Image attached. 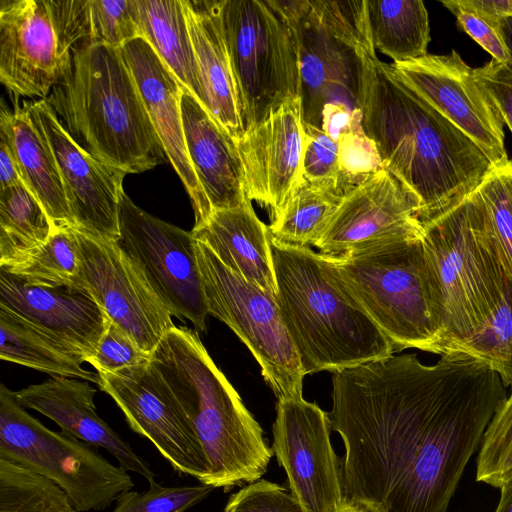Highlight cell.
<instances>
[{"label": "cell", "mask_w": 512, "mask_h": 512, "mask_svg": "<svg viewBox=\"0 0 512 512\" xmlns=\"http://www.w3.org/2000/svg\"><path fill=\"white\" fill-rule=\"evenodd\" d=\"M87 39L121 48L141 37L136 0H86Z\"/></svg>", "instance_id": "74e56055"}, {"label": "cell", "mask_w": 512, "mask_h": 512, "mask_svg": "<svg viewBox=\"0 0 512 512\" xmlns=\"http://www.w3.org/2000/svg\"><path fill=\"white\" fill-rule=\"evenodd\" d=\"M136 342L110 320L95 353L87 360L98 373L117 372L151 360Z\"/></svg>", "instance_id": "b9f144b4"}, {"label": "cell", "mask_w": 512, "mask_h": 512, "mask_svg": "<svg viewBox=\"0 0 512 512\" xmlns=\"http://www.w3.org/2000/svg\"><path fill=\"white\" fill-rule=\"evenodd\" d=\"M304 137L301 100L297 98L236 142L246 196L269 208L270 219L278 215L303 178Z\"/></svg>", "instance_id": "ffe728a7"}, {"label": "cell", "mask_w": 512, "mask_h": 512, "mask_svg": "<svg viewBox=\"0 0 512 512\" xmlns=\"http://www.w3.org/2000/svg\"><path fill=\"white\" fill-rule=\"evenodd\" d=\"M56 158L75 228L118 241L119 201L125 172L80 147L45 99L25 102Z\"/></svg>", "instance_id": "d6986e66"}, {"label": "cell", "mask_w": 512, "mask_h": 512, "mask_svg": "<svg viewBox=\"0 0 512 512\" xmlns=\"http://www.w3.org/2000/svg\"><path fill=\"white\" fill-rule=\"evenodd\" d=\"M195 252L208 313L247 346L278 400L302 397L305 374L276 296L230 270L196 239Z\"/></svg>", "instance_id": "8fae6325"}, {"label": "cell", "mask_w": 512, "mask_h": 512, "mask_svg": "<svg viewBox=\"0 0 512 512\" xmlns=\"http://www.w3.org/2000/svg\"><path fill=\"white\" fill-rule=\"evenodd\" d=\"M331 429L329 414L316 403L303 397L278 400L272 450L304 512H340L345 503Z\"/></svg>", "instance_id": "9a60e30c"}, {"label": "cell", "mask_w": 512, "mask_h": 512, "mask_svg": "<svg viewBox=\"0 0 512 512\" xmlns=\"http://www.w3.org/2000/svg\"><path fill=\"white\" fill-rule=\"evenodd\" d=\"M0 137L12 150L23 183L54 225L74 226L56 158L25 103L13 110L2 104Z\"/></svg>", "instance_id": "4316f807"}, {"label": "cell", "mask_w": 512, "mask_h": 512, "mask_svg": "<svg viewBox=\"0 0 512 512\" xmlns=\"http://www.w3.org/2000/svg\"><path fill=\"white\" fill-rule=\"evenodd\" d=\"M22 182L19 169L8 143L0 137V189Z\"/></svg>", "instance_id": "7dc6e473"}, {"label": "cell", "mask_w": 512, "mask_h": 512, "mask_svg": "<svg viewBox=\"0 0 512 512\" xmlns=\"http://www.w3.org/2000/svg\"><path fill=\"white\" fill-rule=\"evenodd\" d=\"M50 0L0 1V80L16 97L46 99L67 71Z\"/></svg>", "instance_id": "ac0fdd59"}, {"label": "cell", "mask_w": 512, "mask_h": 512, "mask_svg": "<svg viewBox=\"0 0 512 512\" xmlns=\"http://www.w3.org/2000/svg\"><path fill=\"white\" fill-rule=\"evenodd\" d=\"M495 512H512V482L500 488V500Z\"/></svg>", "instance_id": "681fc988"}, {"label": "cell", "mask_w": 512, "mask_h": 512, "mask_svg": "<svg viewBox=\"0 0 512 512\" xmlns=\"http://www.w3.org/2000/svg\"><path fill=\"white\" fill-rule=\"evenodd\" d=\"M0 358L52 376L99 385L98 373L82 368L83 358L35 324L0 306Z\"/></svg>", "instance_id": "f1b7e54d"}, {"label": "cell", "mask_w": 512, "mask_h": 512, "mask_svg": "<svg viewBox=\"0 0 512 512\" xmlns=\"http://www.w3.org/2000/svg\"><path fill=\"white\" fill-rule=\"evenodd\" d=\"M437 354H462L475 358L495 371L512 388V279L495 310L470 337L442 346Z\"/></svg>", "instance_id": "d6a6232c"}, {"label": "cell", "mask_w": 512, "mask_h": 512, "mask_svg": "<svg viewBox=\"0 0 512 512\" xmlns=\"http://www.w3.org/2000/svg\"><path fill=\"white\" fill-rule=\"evenodd\" d=\"M273 3L296 45L303 124L321 128L322 111L329 104L359 110L364 57L374 48L366 0Z\"/></svg>", "instance_id": "ba28073f"}, {"label": "cell", "mask_w": 512, "mask_h": 512, "mask_svg": "<svg viewBox=\"0 0 512 512\" xmlns=\"http://www.w3.org/2000/svg\"><path fill=\"white\" fill-rule=\"evenodd\" d=\"M0 306L48 332L81 356L95 353L110 319L79 285H31L0 269Z\"/></svg>", "instance_id": "44dd1931"}, {"label": "cell", "mask_w": 512, "mask_h": 512, "mask_svg": "<svg viewBox=\"0 0 512 512\" xmlns=\"http://www.w3.org/2000/svg\"><path fill=\"white\" fill-rule=\"evenodd\" d=\"M141 37L203 106L204 92L183 0H136Z\"/></svg>", "instance_id": "83f0119b"}, {"label": "cell", "mask_w": 512, "mask_h": 512, "mask_svg": "<svg viewBox=\"0 0 512 512\" xmlns=\"http://www.w3.org/2000/svg\"><path fill=\"white\" fill-rule=\"evenodd\" d=\"M488 21L495 25L506 46L510 56V61L507 65L512 70V17H499Z\"/></svg>", "instance_id": "c3c4849f"}, {"label": "cell", "mask_w": 512, "mask_h": 512, "mask_svg": "<svg viewBox=\"0 0 512 512\" xmlns=\"http://www.w3.org/2000/svg\"><path fill=\"white\" fill-rule=\"evenodd\" d=\"M362 127L384 168L421 202V222L458 204L495 167L461 129L369 50L360 95Z\"/></svg>", "instance_id": "7a4b0ae2"}, {"label": "cell", "mask_w": 512, "mask_h": 512, "mask_svg": "<svg viewBox=\"0 0 512 512\" xmlns=\"http://www.w3.org/2000/svg\"><path fill=\"white\" fill-rule=\"evenodd\" d=\"M73 228L79 254L76 284L85 288L109 319L152 356L175 327L171 313L118 241Z\"/></svg>", "instance_id": "4fadbf2b"}, {"label": "cell", "mask_w": 512, "mask_h": 512, "mask_svg": "<svg viewBox=\"0 0 512 512\" xmlns=\"http://www.w3.org/2000/svg\"><path fill=\"white\" fill-rule=\"evenodd\" d=\"M98 375V386L116 402L132 431L148 439L175 471L202 483L208 467L200 442L152 361Z\"/></svg>", "instance_id": "5bb4252c"}, {"label": "cell", "mask_w": 512, "mask_h": 512, "mask_svg": "<svg viewBox=\"0 0 512 512\" xmlns=\"http://www.w3.org/2000/svg\"><path fill=\"white\" fill-rule=\"evenodd\" d=\"M144 492L127 491L116 500L112 512H185L204 500L214 488L197 486H162L149 484Z\"/></svg>", "instance_id": "f35d334b"}, {"label": "cell", "mask_w": 512, "mask_h": 512, "mask_svg": "<svg viewBox=\"0 0 512 512\" xmlns=\"http://www.w3.org/2000/svg\"><path fill=\"white\" fill-rule=\"evenodd\" d=\"M353 187L339 180L303 177L278 215L271 219L268 226L270 236L286 245L314 246L346 193Z\"/></svg>", "instance_id": "f546056e"}, {"label": "cell", "mask_w": 512, "mask_h": 512, "mask_svg": "<svg viewBox=\"0 0 512 512\" xmlns=\"http://www.w3.org/2000/svg\"><path fill=\"white\" fill-rule=\"evenodd\" d=\"M119 245L139 266L172 316L206 330V305L191 232L136 206L123 191L119 201Z\"/></svg>", "instance_id": "7c38bea8"}, {"label": "cell", "mask_w": 512, "mask_h": 512, "mask_svg": "<svg viewBox=\"0 0 512 512\" xmlns=\"http://www.w3.org/2000/svg\"><path fill=\"white\" fill-rule=\"evenodd\" d=\"M90 155L126 174L153 169L165 152L120 48L83 40L45 99Z\"/></svg>", "instance_id": "3957f363"}, {"label": "cell", "mask_w": 512, "mask_h": 512, "mask_svg": "<svg viewBox=\"0 0 512 512\" xmlns=\"http://www.w3.org/2000/svg\"><path fill=\"white\" fill-rule=\"evenodd\" d=\"M476 192L506 273L512 279V161L494 167Z\"/></svg>", "instance_id": "d590c367"}, {"label": "cell", "mask_w": 512, "mask_h": 512, "mask_svg": "<svg viewBox=\"0 0 512 512\" xmlns=\"http://www.w3.org/2000/svg\"><path fill=\"white\" fill-rule=\"evenodd\" d=\"M366 12L374 48L393 62H408L427 54L430 25L423 1L366 0Z\"/></svg>", "instance_id": "4dcf8cb0"}, {"label": "cell", "mask_w": 512, "mask_h": 512, "mask_svg": "<svg viewBox=\"0 0 512 512\" xmlns=\"http://www.w3.org/2000/svg\"><path fill=\"white\" fill-rule=\"evenodd\" d=\"M331 426L342 438L345 501L366 512H448L506 386L483 362L414 354L333 372Z\"/></svg>", "instance_id": "6da1fadb"}, {"label": "cell", "mask_w": 512, "mask_h": 512, "mask_svg": "<svg viewBox=\"0 0 512 512\" xmlns=\"http://www.w3.org/2000/svg\"><path fill=\"white\" fill-rule=\"evenodd\" d=\"M339 159L341 180L347 186H356L384 169L375 143L362 127V119L355 121L351 131L339 141Z\"/></svg>", "instance_id": "ab89813d"}, {"label": "cell", "mask_w": 512, "mask_h": 512, "mask_svg": "<svg viewBox=\"0 0 512 512\" xmlns=\"http://www.w3.org/2000/svg\"><path fill=\"white\" fill-rule=\"evenodd\" d=\"M390 65L412 90L470 137L495 167L509 161L503 118L474 68L459 53L426 54Z\"/></svg>", "instance_id": "e0dca14e"}, {"label": "cell", "mask_w": 512, "mask_h": 512, "mask_svg": "<svg viewBox=\"0 0 512 512\" xmlns=\"http://www.w3.org/2000/svg\"><path fill=\"white\" fill-rule=\"evenodd\" d=\"M447 8H459L479 14L487 20L512 17V0H442Z\"/></svg>", "instance_id": "bcb514c9"}, {"label": "cell", "mask_w": 512, "mask_h": 512, "mask_svg": "<svg viewBox=\"0 0 512 512\" xmlns=\"http://www.w3.org/2000/svg\"><path fill=\"white\" fill-rule=\"evenodd\" d=\"M303 126L305 134L303 177L309 180H339L342 182L339 142L331 139L321 128L308 124H303Z\"/></svg>", "instance_id": "7bdbcfd3"}, {"label": "cell", "mask_w": 512, "mask_h": 512, "mask_svg": "<svg viewBox=\"0 0 512 512\" xmlns=\"http://www.w3.org/2000/svg\"><path fill=\"white\" fill-rule=\"evenodd\" d=\"M244 133L300 98L291 29L273 0H218Z\"/></svg>", "instance_id": "9c48e42d"}, {"label": "cell", "mask_w": 512, "mask_h": 512, "mask_svg": "<svg viewBox=\"0 0 512 512\" xmlns=\"http://www.w3.org/2000/svg\"><path fill=\"white\" fill-rule=\"evenodd\" d=\"M277 303L304 374L339 371L396 351L337 278L326 256L270 236Z\"/></svg>", "instance_id": "277c9868"}, {"label": "cell", "mask_w": 512, "mask_h": 512, "mask_svg": "<svg viewBox=\"0 0 512 512\" xmlns=\"http://www.w3.org/2000/svg\"><path fill=\"white\" fill-rule=\"evenodd\" d=\"M120 49L137 83L165 155L189 194L195 215L194 226H198L212 212L186 149L181 113L183 87L144 38H135Z\"/></svg>", "instance_id": "7402d4cb"}, {"label": "cell", "mask_w": 512, "mask_h": 512, "mask_svg": "<svg viewBox=\"0 0 512 512\" xmlns=\"http://www.w3.org/2000/svg\"><path fill=\"white\" fill-rule=\"evenodd\" d=\"M474 74L512 132V70L507 64L491 59L474 68Z\"/></svg>", "instance_id": "ee69618b"}, {"label": "cell", "mask_w": 512, "mask_h": 512, "mask_svg": "<svg viewBox=\"0 0 512 512\" xmlns=\"http://www.w3.org/2000/svg\"><path fill=\"white\" fill-rule=\"evenodd\" d=\"M181 113L187 153L211 212L241 206L248 198L235 140L184 88Z\"/></svg>", "instance_id": "cb8c5ba5"}, {"label": "cell", "mask_w": 512, "mask_h": 512, "mask_svg": "<svg viewBox=\"0 0 512 512\" xmlns=\"http://www.w3.org/2000/svg\"><path fill=\"white\" fill-rule=\"evenodd\" d=\"M95 394L96 389L88 382L63 376H52L43 383L14 392L24 408L48 417L65 433L91 446L104 448L121 467L141 475L149 484L156 482V474L149 463L98 416Z\"/></svg>", "instance_id": "603a6c76"}, {"label": "cell", "mask_w": 512, "mask_h": 512, "mask_svg": "<svg viewBox=\"0 0 512 512\" xmlns=\"http://www.w3.org/2000/svg\"><path fill=\"white\" fill-rule=\"evenodd\" d=\"M340 512H366L359 508L358 506L351 504L349 502L344 503L343 507L341 508Z\"/></svg>", "instance_id": "f907efd6"}, {"label": "cell", "mask_w": 512, "mask_h": 512, "mask_svg": "<svg viewBox=\"0 0 512 512\" xmlns=\"http://www.w3.org/2000/svg\"><path fill=\"white\" fill-rule=\"evenodd\" d=\"M476 464L478 482L499 489L512 482V391L485 431Z\"/></svg>", "instance_id": "8d00e7d4"}, {"label": "cell", "mask_w": 512, "mask_h": 512, "mask_svg": "<svg viewBox=\"0 0 512 512\" xmlns=\"http://www.w3.org/2000/svg\"><path fill=\"white\" fill-rule=\"evenodd\" d=\"M420 214L419 198L384 168L346 193L314 246L319 253L336 257L420 239Z\"/></svg>", "instance_id": "2e32d148"}, {"label": "cell", "mask_w": 512, "mask_h": 512, "mask_svg": "<svg viewBox=\"0 0 512 512\" xmlns=\"http://www.w3.org/2000/svg\"><path fill=\"white\" fill-rule=\"evenodd\" d=\"M0 458L18 463L57 484L77 512L108 508L134 483L91 445L55 432L32 417L14 392L0 386Z\"/></svg>", "instance_id": "30bf717a"}, {"label": "cell", "mask_w": 512, "mask_h": 512, "mask_svg": "<svg viewBox=\"0 0 512 512\" xmlns=\"http://www.w3.org/2000/svg\"><path fill=\"white\" fill-rule=\"evenodd\" d=\"M0 512H77L53 481L0 458Z\"/></svg>", "instance_id": "e575fe53"}, {"label": "cell", "mask_w": 512, "mask_h": 512, "mask_svg": "<svg viewBox=\"0 0 512 512\" xmlns=\"http://www.w3.org/2000/svg\"><path fill=\"white\" fill-rule=\"evenodd\" d=\"M422 226L441 294L442 332L429 351L437 354L483 326L501 300L508 274L476 191Z\"/></svg>", "instance_id": "8992f818"}, {"label": "cell", "mask_w": 512, "mask_h": 512, "mask_svg": "<svg viewBox=\"0 0 512 512\" xmlns=\"http://www.w3.org/2000/svg\"><path fill=\"white\" fill-rule=\"evenodd\" d=\"M191 233L230 270L277 296L269 228L250 199L239 207L214 211Z\"/></svg>", "instance_id": "d4e9b609"}, {"label": "cell", "mask_w": 512, "mask_h": 512, "mask_svg": "<svg viewBox=\"0 0 512 512\" xmlns=\"http://www.w3.org/2000/svg\"><path fill=\"white\" fill-rule=\"evenodd\" d=\"M224 512H304L289 489L259 479L233 493Z\"/></svg>", "instance_id": "60d3db41"}, {"label": "cell", "mask_w": 512, "mask_h": 512, "mask_svg": "<svg viewBox=\"0 0 512 512\" xmlns=\"http://www.w3.org/2000/svg\"><path fill=\"white\" fill-rule=\"evenodd\" d=\"M55 227L23 181L0 189V266L16 263L44 246Z\"/></svg>", "instance_id": "1f68e13d"}, {"label": "cell", "mask_w": 512, "mask_h": 512, "mask_svg": "<svg viewBox=\"0 0 512 512\" xmlns=\"http://www.w3.org/2000/svg\"><path fill=\"white\" fill-rule=\"evenodd\" d=\"M0 269L31 285H77L79 254L73 226L55 227L44 246Z\"/></svg>", "instance_id": "836d02e7"}, {"label": "cell", "mask_w": 512, "mask_h": 512, "mask_svg": "<svg viewBox=\"0 0 512 512\" xmlns=\"http://www.w3.org/2000/svg\"><path fill=\"white\" fill-rule=\"evenodd\" d=\"M185 410L207 461L201 484L227 491L259 480L272 448L196 331L173 327L151 357Z\"/></svg>", "instance_id": "5b68a950"}, {"label": "cell", "mask_w": 512, "mask_h": 512, "mask_svg": "<svg viewBox=\"0 0 512 512\" xmlns=\"http://www.w3.org/2000/svg\"><path fill=\"white\" fill-rule=\"evenodd\" d=\"M326 258L346 291L396 351L429 352L439 340L441 294L422 238Z\"/></svg>", "instance_id": "52a82bcc"}, {"label": "cell", "mask_w": 512, "mask_h": 512, "mask_svg": "<svg viewBox=\"0 0 512 512\" xmlns=\"http://www.w3.org/2000/svg\"><path fill=\"white\" fill-rule=\"evenodd\" d=\"M448 10L455 15L458 28L486 50L492 59L505 64L509 63L510 56L494 24L469 10L459 8H449Z\"/></svg>", "instance_id": "f6af8a7d"}, {"label": "cell", "mask_w": 512, "mask_h": 512, "mask_svg": "<svg viewBox=\"0 0 512 512\" xmlns=\"http://www.w3.org/2000/svg\"><path fill=\"white\" fill-rule=\"evenodd\" d=\"M204 92V107L237 142L244 135L218 0H183Z\"/></svg>", "instance_id": "484cf974"}]
</instances>
